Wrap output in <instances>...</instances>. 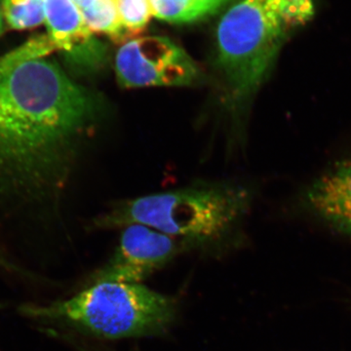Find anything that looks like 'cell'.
I'll return each instance as SVG.
<instances>
[{
    "label": "cell",
    "mask_w": 351,
    "mask_h": 351,
    "mask_svg": "<svg viewBox=\"0 0 351 351\" xmlns=\"http://www.w3.org/2000/svg\"><path fill=\"white\" fill-rule=\"evenodd\" d=\"M54 50H56V48L48 34L34 36L17 49L11 51L5 56L0 58V76L5 75L20 64L32 60L43 59Z\"/></svg>",
    "instance_id": "8fae6325"
},
{
    "label": "cell",
    "mask_w": 351,
    "mask_h": 351,
    "mask_svg": "<svg viewBox=\"0 0 351 351\" xmlns=\"http://www.w3.org/2000/svg\"><path fill=\"white\" fill-rule=\"evenodd\" d=\"M314 12L313 0H239L228 9L217 29V63L233 108L250 103L284 44Z\"/></svg>",
    "instance_id": "7a4b0ae2"
},
{
    "label": "cell",
    "mask_w": 351,
    "mask_h": 351,
    "mask_svg": "<svg viewBox=\"0 0 351 351\" xmlns=\"http://www.w3.org/2000/svg\"><path fill=\"white\" fill-rule=\"evenodd\" d=\"M230 1V0H195L201 19L218 12L219 8Z\"/></svg>",
    "instance_id": "5bb4252c"
},
{
    "label": "cell",
    "mask_w": 351,
    "mask_h": 351,
    "mask_svg": "<svg viewBox=\"0 0 351 351\" xmlns=\"http://www.w3.org/2000/svg\"><path fill=\"white\" fill-rule=\"evenodd\" d=\"M2 11L12 29H32L45 20V0H2Z\"/></svg>",
    "instance_id": "30bf717a"
},
{
    "label": "cell",
    "mask_w": 351,
    "mask_h": 351,
    "mask_svg": "<svg viewBox=\"0 0 351 351\" xmlns=\"http://www.w3.org/2000/svg\"><path fill=\"white\" fill-rule=\"evenodd\" d=\"M114 66L117 82L127 89L189 86L199 73L186 51L161 36L127 41L117 52Z\"/></svg>",
    "instance_id": "5b68a950"
},
{
    "label": "cell",
    "mask_w": 351,
    "mask_h": 351,
    "mask_svg": "<svg viewBox=\"0 0 351 351\" xmlns=\"http://www.w3.org/2000/svg\"><path fill=\"white\" fill-rule=\"evenodd\" d=\"M45 21L48 36L71 68L89 73L103 66L105 47L92 36L73 0H45Z\"/></svg>",
    "instance_id": "52a82bcc"
},
{
    "label": "cell",
    "mask_w": 351,
    "mask_h": 351,
    "mask_svg": "<svg viewBox=\"0 0 351 351\" xmlns=\"http://www.w3.org/2000/svg\"><path fill=\"white\" fill-rule=\"evenodd\" d=\"M80 12L91 32L106 34L115 43L126 40L120 23L117 0H97L93 5Z\"/></svg>",
    "instance_id": "9c48e42d"
},
{
    "label": "cell",
    "mask_w": 351,
    "mask_h": 351,
    "mask_svg": "<svg viewBox=\"0 0 351 351\" xmlns=\"http://www.w3.org/2000/svg\"><path fill=\"white\" fill-rule=\"evenodd\" d=\"M2 0H0V36H1L2 32L4 31V24H3V11H2Z\"/></svg>",
    "instance_id": "ac0fdd59"
},
{
    "label": "cell",
    "mask_w": 351,
    "mask_h": 351,
    "mask_svg": "<svg viewBox=\"0 0 351 351\" xmlns=\"http://www.w3.org/2000/svg\"><path fill=\"white\" fill-rule=\"evenodd\" d=\"M97 101L56 63L36 59L0 76V193L56 186Z\"/></svg>",
    "instance_id": "6da1fadb"
},
{
    "label": "cell",
    "mask_w": 351,
    "mask_h": 351,
    "mask_svg": "<svg viewBox=\"0 0 351 351\" xmlns=\"http://www.w3.org/2000/svg\"><path fill=\"white\" fill-rule=\"evenodd\" d=\"M77 350L80 351H114L112 350H107V348H93V346H78Z\"/></svg>",
    "instance_id": "e0dca14e"
},
{
    "label": "cell",
    "mask_w": 351,
    "mask_h": 351,
    "mask_svg": "<svg viewBox=\"0 0 351 351\" xmlns=\"http://www.w3.org/2000/svg\"><path fill=\"white\" fill-rule=\"evenodd\" d=\"M117 4L126 40L142 34L151 19L149 0H117Z\"/></svg>",
    "instance_id": "7c38bea8"
},
{
    "label": "cell",
    "mask_w": 351,
    "mask_h": 351,
    "mask_svg": "<svg viewBox=\"0 0 351 351\" xmlns=\"http://www.w3.org/2000/svg\"><path fill=\"white\" fill-rule=\"evenodd\" d=\"M21 315L47 326L69 328L96 338L158 336L175 320L174 300L142 284H90L69 299L25 304Z\"/></svg>",
    "instance_id": "3957f363"
},
{
    "label": "cell",
    "mask_w": 351,
    "mask_h": 351,
    "mask_svg": "<svg viewBox=\"0 0 351 351\" xmlns=\"http://www.w3.org/2000/svg\"><path fill=\"white\" fill-rule=\"evenodd\" d=\"M154 17L174 23L184 24L200 20V14L195 0H149Z\"/></svg>",
    "instance_id": "4fadbf2b"
},
{
    "label": "cell",
    "mask_w": 351,
    "mask_h": 351,
    "mask_svg": "<svg viewBox=\"0 0 351 351\" xmlns=\"http://www.w3.org/2000/svg\"><path fill=\"white\" fill-rule=\"evenodd\" d=\"M300 203L314 218L351 237V154L314 178L302 191Z\"/></svg>",
    "instance_id": "ba28073f"
},
{
    "label": "cell",
    "mask_w": 351,
    "mask_h": 351,
    "mask_svg": "<svg viewBox=\"0 0 351 351\" xmlns=\"http://www.w3.org/2000/svg\"><path fill=\"white\" fill-rule=\"evenodd\" d=\"M0 270L3 271L10 272V274H17V276L24 277H31V274L29 272L25 271V269H21L17 265L11 262V261L7 260L6 257L0 254Z\"/></svg>",
    "instance_id": "9a60e30c"
},
{
    "label": "cell",
    "mask_w": 351,
    "mask_h": 351,
    "mask_svg": "<svg viewBox=\"0 0 351 351\" xmlns=\"http://www.w3.org/2000/svg\"><path fill=\"white\" fill-rule=\"evenodd\" d=\"M189 244L143 225L124 226L117 250L97 270L90 284H141L175 258Z\"/></svg>",
    "instance_id": "8992f818"
},
{
    "label": "cell",
    "mask_w": 351,
    "mask_h": 351,
    "mask_svg": "<svg viewBox=\"0 0 351 351\" xmlns=\"http://www.w3.org/2000/svg\"><path fill=\"white\" fill-rule=\"evenodd\" d=\"M250 199L233 186H200L126 201L98 219L101 228L143 225L189 245L218 241L242 218Z\"/></svg>",
    "instance_id": "277c9868"
},
{
    "label": "cell",
    "mask_w": 351,
    "mask_h": 351,
    "mask_svg": "<svg viewBox=\"0 0 351 351\" xmlns=\"http://www.w3.org/2000/svg\"><path fill=\"white\" fill-rule=\"evenodd\" d=\"M75 2L76 6L78 7L80 11L84 10V9L89 8L90 6L93 5L97 0H73Z\"/></svg>",
    "instance_id": "2e32d148"
}]
</instances>
